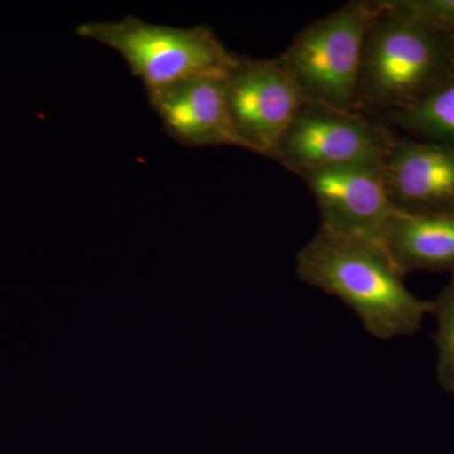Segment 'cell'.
Masks as SVG:
<instances>
[{"mask_svg":"<svg viewBox=\"0 0 454 454\" xmlns=\"http://www.w3.org/2000/svg\"><path fill=\"white\" fill-rule=\"evenodd\" d=\"M382 176L397 211L454 214V146L397 138L382 166Z\"/></svg>","mask_w":454,"mask_h":454,"instance_id":"8","label":"cell"},{"mask_svg":"<svg viewBox=\"0 0 454 454\" xmlns=\"http://www.w3.org/2000/svg\"><path fill=\"white\" fill-rule=\"evenodd\" d=\"M232 125L245 149L271 158L300 112V90L277 59L239 57L225 79Z\"/></svg>","mask_w":454,"mask_h":454,"instance_id":"6","label":"cell"},{"mask_svg":"<svg viewBox=\"0 0 454 454\" xmlns=\"http://www.w3.org/2000/svg\"><path fill=\"white\" fill-rule=\"evenodd\" d=\"M454 74V42L394 7L376 2L358 77L357 110L372 118L417 103Z\"/></svg>","mask_w":454,"mask_h":454,"instance_id":"2","label":"cell"},{"mask_svg":"<svg viewBox=\"0 0 454 454\" xmlns=\"http://www.w3.org/2000/svg\"><path fill=\"white\" fill-rule=\"evenodd\" d=\"M380 245L403 277L418 270L454 276V214L396 211Z\"/></svg>","mask_w":454,"mask_h":454,"instance_id":"10","label":"cell"},{"mask_svg":"<svg viewBox=\"0 0 454 454\" xmlns=\"http://www.w3.org/2000/svg\"><path fill=\"white\" fill-rule=\"evenodd\" d=\"M395 130L352 110L303 101L273 160L297 176L348 166H384Z\"/></svg>","mask_w":454,"mask_h":454,"instance_id":"5","label":"cell"},{"mask_svg":"<svg viewBox=\"0 0 454 454\" xmlns=\"http://www.w3.org/2000/svg\"><path fill=\"white\" fill-rule=\"evenodd\" d=\"M375 13L376 2H349L304 27L277 57L303 101L358 112L361 56Z\"/></svg>","mask_w":454,"mask_h":454,"instance_id":"4","label":"cell"},{"mask_svg":"<svg viewBox=\"0 0 454 454\" xmlns=\"http://www.w3.org/2000/svg\"><path fill=\"white\" fill-rule=\"evenodd\" d=\"M77 35L118 52L146 92L200 77L226 79L238 64L210 27L154 25L133 16L88 22Z\"/></svg>","mask_w":454,"mask_h":454,"instance_id":"3","label":"cell"},{"mask_svg":"<svg viewBox=\"0 0 454 454\" xmlns=\"http://www.w3.org/2000/svg\"><path fill=\"white\" fill-rule=\"evenodd\" d=\"M375 121L413 139L454 146V74L417 103Z\"/></svg>","mask_w":454,"mask_h":454,"instance_id":"11","label":"cell"},{"mask_svg":"<svg viewBox=\"0 0 454 454\" xmlns=\"http://www.w3.org/2000/svg\"><path fill=\"white\" fill-rule=\"evenodd\" d=\"M301 282L339 298L379 340L408 337L422 327L432 301L406 288L384 247L375 241L319 227L297 255Z\"/></svg>","mask_w":454,"mask_h":454,"instance_id":"1","label":"cell"},{"mask_svg":"<svg viewBox=\"0 0 454 454\" xmlns=\"http://www.w3.org/2000/svg\"><path fill=\"white\" fill-rule=\"evenodd\" d=\"M315 197L321 226L380 244L397 211L387 196L382 166H348L301 175Z\"/></svg>","mask_w":454,"mask_h":454,"instance_id":"7","label":"cell"},{"mask_svg":"<svg viewBox=\"0 0 454 454\" xmlns=\"http://www.w3.org/2000/svg\"><path fill=\"white\" fill-rule=\"evenodd\" d=\"M430 315L437 319V380L442 389L454 395V276L432 301Z\"/></svg>","mask_w":454,"mask_h":454,"instance_id":"12","label":"cell"},{"mask_svg":"<svg viewBox=\"0 0 454 454\" xmlns=\"http://www.w3.org/2000/svg\"><path fill=\"white\" fill-rule=\"evenodd\" d=\"M146 95L163 129L179 145L245 149L230 116L225 79L200 77Z\"/></svg>","mask_w":454,"mask_h":454,"instance_id":"9","label":"cell"},{"mask_svg":"<svg viewBox=\"0 0 454 454\" xmlns=\"http://www.w3.org/2000/svg\"><path fill=\"white\" fill-rule=\"evenodd\" d=\"M394 7L454 42V0H391Z\"/></svg>","mask_w":454,"mask_h":454,"instance_id":"13","label":"cell"}]
</instances>
